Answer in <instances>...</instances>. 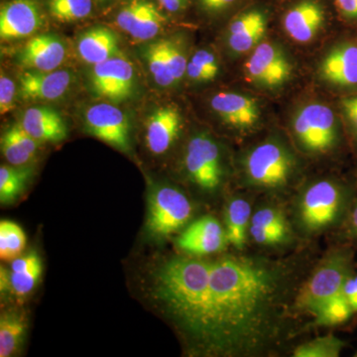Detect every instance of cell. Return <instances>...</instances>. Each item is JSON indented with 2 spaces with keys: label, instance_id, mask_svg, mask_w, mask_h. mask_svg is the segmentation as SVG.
I'll list each match as a JSON object with an SVG mask.
<instances>
[{
  "label": "cell",
  "instance_id": "1f68e13d",
  "mask_svg": "<svg viewBox=\"0 0 357 357\" xmlns=\"http://www.w3.org/2000/svg\"><path fill=\"white\" fill-rule=\"evenodd\" d=\"M354 314L344 292L337 294L326 301L314 314L317 326H335L349 321Z\"/></svg>",
  "mask_w": 357,
  "mask_h": 357
},
{
  "label": "cell",
  "instance_id": "9a60e30c",
  "mask_svg": "<svg viewBox=\"0 0 357 357\" xmlns=\"http://www.w3.org/2000/svg\"><path fill=\"white\" fill-rule=\"evenodd\" d=\"M43 24L41 7L36 0H9L0 8V38L10 41L27 38Z\"/></svg>",
  "mask_w": 357,
  "mask_h": 357
},
{
  "label": "cell",
  "instance_id": "83f0119b",
  "mask_svg": "<svg viewBox=\"0 0 357 357\" xmlns=\"http://www.w3.org/2000/svg\"><path fill=\"white\" fill-rule=\"evenodd\" d=\"M144 58L155 83L162 88L176 84L167 55L166 39L157 40L148 45L144 50Z\"/></svg>",
  "mask_w": 357,
  "mask_h": 357
},
{
  "label": "cell",
  "instance_id": "ba28073f",
  "mask_svg": "<svg viewBox=\"0 0 357 357\" xmlns=\"http://www.w3.org/2000/svg\"><path fill=\"white\" fill-rule=\"evenodd\" d=\"M91 93L112 103L126 102L135 91L136 76L134 66L121 55L93 65L89 73Z\"/></svg>",
  "mask_w": 357,
  "mask_h": 357
},
{
  "label": "cell",
  "instance_id": "5bb4252c",
  "mask_svg": "<svg viewBox=\"0 0 357 357\" xmlns=\"http://www.w3.org/2000/svg\"><path fill=\"white\" fill-rule=\"evenodd\" d=\"M165 15L149 0H131L116 16V24L138 41L155 38L165 27Z\"/></svg>",
  "mask_w": 357,
  "mask_h": 357
},
{
  "label": "cell",
  "instance_id": "d4e9b609",
  "mask_svg": "<svg viewBox=\"0 0 357 357\" xmlns=\"http://www.w3.org/2000/svg\"><path fill=\"white\" fill-rule=\"evenodd\" d=\"M43 272L41 257L36 251H31L24 256L11 261L9 270L10 292L18 299L29 295L36 288Z\"/></svg>",
  "mask_w": 357,
  "mask_h": 357
},
{
  "label": "cell",
  "instance_id": "277c9868",
  "mask_svg": "<svg viewBox=\"0 0 357 357\" xmlns=\"http://www.w3.org/2000/svg\"><path fill=\"white\" fill-rule=\"evenodd\" d=\"M347 191L344 185L333 180L314 183L300 199L299 220L307 232L328 229L342 218L347 208Z\"/></svg>",
  "mask_w": 357,
  "mask_h": 357
},
{
  "label": "cell",
  "instance_id": "836d02e7",
  "mask_svg": "<svg viewBox=\"0 0 357 357\" xmlns=\"http://www.w3.org/2000/svg\"><path fill=\"white\" fill-rule=\"evenodd\" d=\"M93 8V0H49V13L60 22L86 20Z\"/></svg>",
  "mask_w": 357,
  "mask_h": 357
},
{
  "label": "cell",
  "instance_id": "d6a6232c",
  "mask_svg": "<svg viewBox=\"0 0 357 357\" xmlns=\"http://www.w3.org/2000/svg\"><path fill=\"white\" fill-rule=\"evenodd\" d=\"M345 342L333 335H326L309 340L296 347L294 357H337L344 349Z\"/></svg>",
  "mask_w": 357,
  "mask_h": 357
},
{
  "label": "cell",
  "instance_id": "ab89813d",
  "mask_svg": "<svg viewBox=\"0 0 357 357\" xmlns=\"http://www.w3.org/2000/svg\"><path fill=\"white\" fill-rule=\"evenodd\" d=\"M236 0H199L202 6L210 13H218L234 4Z\"/></svg>",
  "mask_w": 357,
  "mask_h": 357
},
{
  "label": "cell",
  "instance_id": "7c38bea8",
  "mask_svg": "<svg viewBox=\"0 0 357 357\" xmlns=\"http://www.w3.org/2000/svg\"><path fill=\"white\" fill-rule=\"evenodd\" d=\"M211 107L223 123L241 132L253 130L261 119L259 103L244 93H218L211 98Z\"/></svg>",
  "mask_w": 357,
  "mask_h": 357
},
{
  "label": "cell",
  "instance_id": "7a4b0ae2",
  "mask_svg": "<svg viewBox=\"0 0 357 357\" xmlns=\"http://www.w3.org/2000/svg\"><path fill=\"white\" fill-rule=\"evenodd\" d=\"M354 251L349 248L333 250L301 287L294 307L314 317L319 307L333 296L342 292L345 281L352 273Z\"/></svg>",
  "mask_w": 357,
  "mask_h": 357
},
{
  "label": "cell",
  "instance_id": "7bdbcfd3",
  "mask_svg": "<svg viewBox=\"0 0 357 357\" xmlns=\"http://www.w3.org/2000/svg\"><path fill=\"white\" fill-rule=\"evenodd\" d=\"M102 1H103V0H102Z\"/></svg>",
  "mask_w": 357,
  "mask_h": 357
},
{
  "label": "cell",
  "instance_id": "52a82bcc",
  "mask_svg": "<svg viewBox=\"0 0 357 357\" xmlns=\"http://www.w3.org/2000/svg\"><path fill=\"white\" fill-rule=\"evenodd\" d=\"M184 166L190 180L204 191H215L222 185L225 175L222 152L208 134L198 133L190 139Z\"/></svg>",
  "mask_w": 357,
  "mask_h": 357
},
{
  "label": "cell",
  "instance_id": "44dd1931",
  "mask_svg": "<svg viewBox=\"0 0 357 357\" xmlns=\"http://www.w3.org/2000/svg\"><path fill=\"white\" fill-rule=\"evenodd\" d=\"M20 124L40 143L61 142L69 133L62 115L51 107H29L23 112Z\"/></svg>",
  "mask_w": 357,
  "mask_h": 357
},
{
  "label": "cell",
  "instance_id": "6da1fadb",
  "mask_svg": "<svg viewBox=\"0 0 357 357\" xmlns=\"http://www.w3.org/2000/svg\"><path fill=\"white\" fill-rule=\"evenodd\" d=\"M152 292L188 347L204 356H253L283 337L291 267L258 256L178 255L153 275Z\"/></svg>",
  "mask_w": 357,
  "mask_h": 357
},
{
  "label": "cell",
  "instance_id": "ac0fdd59",
  "mask_svg": "<svg viewBox=\"0 0 357 357\" xmlns=\"http://www.w3.org/2000/svg\"><path fill=\"white\" fill-rule=\"evenodd\" d=\"M183 128L180 110L174 105L160 107L148 116L145 126V141L154 155L166 153L178 139Z\"/></svg>",
  "mask_w": 357,
  "mask_h": 357
},
{
  "label": "cell",
  "instance_id": "8d00e7d4",
  "mask_svg": "<svg viewBox=\"0 0 357 357\" xmlns=\"http://www.w3.org/2000/svg\"><path fill=\"white\" fill-rule=\"evenodd\" d=\"M17 88L10 77L1 73L0 76V114L4 115L13 109L15 105Z\"/></svg>",
  "mask_w": 357,
  "mask_h": 357
},
{
  "label": "cell",
  "instance_id": "603a6c76",
  "mask_svg": "<svg viewBox=\"0 0 357 357\" xmlns=\"http://www.w3.org/2000/svg\"><path fill=\"white\" fill-rule=\"evenodd\" d=\"M249 234L256 243L261 245H278L286 243L290 230L285 215L275 208H260L251 218Z\"/></svg>",
  "mask_w": 357,
  "mask_h": 357
},
{
  "label": "cell",
  "instance_id": "60d3db41",
  "mask_svg": "<svg viewBox=\"0 0 357 357\" xmlns=\"http://www.w3.org/2000/svg\"><path fill=\"white\" fill-rule=\"evenodd\" d=\"M347 234L352 238H357V198L352 204L347 220Z\"/></svg>",
  "mask_w": 357,
  "mask_h": 357
},
{
  "label": "cell",
  "instance_id": "d590c367",
  "mask_svg": "<svg viewBox=\"0 0 357 357\" xmlns=\"http://www.w3.org/2000/svg\"><path fill=\"white\" fill-rule=\"evenodd\" d=\"M338 105L342 124L351 140L357 143V93L342 96Z\"/></svg>",
  "mask_w": 357,
  "mask_h": 357
},
{
  "label": "cell",
  "instance_id": "5b68a950",
  "mask_svg": "<svg viewBox=\"0 0 357 357\" xmlns=\"http://www.w3.org/2000/svg\"><path fill=\"white\" fill-rule=\"evenodd\" d=\"M296 160L283 143L268 140L253 148L244 160L250 184L267 190L282 189L293 177Z\"/></svg>",
  "mask_w": 357,
  "mask_h": 357
},
{
  "label": "cell",
  "instance_id": "cb8c5ba5",
  "mask_svg": "<svg viewBox=\"0 0 357 357\" xmlns=\"http://www.w3.org/2000/svg\"><path fill=\"white\" fill-rule=\"evenodd\" d=\"M40 142L32 137L20 123L6 129L1 136V153L10 165L26 166L34 159Z\"/></svg>",
  "mask_w": 357,
  "mask_h": 357
},
{
  "label": "cell",
  "instance_id": "f546056e",
  "mask_svg": "<svg viewBox=\"0 0 357 357\" xmlns=\"http://www.w3.org/2000/svg\"><path fill=\"white\" fill-rule=\"evenodd\" d=\"M27 238L24 230L10 220L0 222V258L3 261H13L24 251Z\"/></svg>",
  "mask_w": 357,
  "mask_h": 357
},
{
  "label": "cell",
  "instance_id": "30bf717a",
  "mask_svg": "<svg viewBox=\"0 0 357 357\" xmlns=\"http://www.w3.org/2000/svg\"><path fill=\"white\" fill-rule=\"evenodd\" d=\"M319 74L326 84L344 96L357 93V35L333 45L321 60Z\"/></svg>",
  "mask_w": 357,
  "mask_h": 357
},
{
  "label": "cell",
  "instance_id": "b9f144b4",
  "mask_svg": "<svg viewBox=\"0 0 357 357\" xmlns=\"http://www.w3.org/2000/svg\"><path fill=\"white\" fill-rule=\"evenodd\" d=\"M160 6L169 13H178L185 6V0H158Z\"/></svg>",
  "mask_w": 357,
  "mask_h": 357
},
{
  "label": "cell",
  "instance_id": "4fadbf2b",
  "mask_svg": "<svg viewBox=\"0 0 357 357\" xmlns=\"http://www.w3.org/2000/svg\"><path fill=\"white\" fill-rule=\"evenodd\" d=\"M74 81V75L67 70H27L20 77L18 96L29 102H53L62 98L72 88Z\"/></svg>",
  "mask_w": 357,
  "mask_h": 357
},
{
  "label": "cell",
  "instance_id": "e0dca14e",
  "mask_svg": "<svg viewBox=\"0 0 357 357\" xmlns=\"http://www.w3.org/2000/svg\"><path fill=\"white\" fill-rule=\"evenodd\" d=\"M67 48L64 41L52 33L36 35L21 49L18 61L27 70L50 72L65 62Z\"/></svg>",
  "mask_w": 357,
  "mask_h": 357
},
{
  "label": "cell",
  "instance_id": "484cf974",
  "mask_svg": "<svg viewBox=\"0 0 357 357\" xmlns=\"http://www.w3.org/2000/svg\"><path fill=\"white\" fill-rule=\"evenodd\" d=\"M250 204L244 199H234L227 204L225 213V237L227 244L241 250L248 241L251 215Z\"/></svg>",
  "mask_w": 357,
  "mask_h": 357
},
{
  "label": "cell",
  "instance_id": "ffe728a7",
  "mask_svg": "<svg viewBox=\"0 0 357 357\" xmlns=\"http://www.w3.org/2000/svg\"><path fill=\"white\" fill-rule=\"evenodd\" d=\"M267 25L266 14L260 9H251L239 14L227 28V42L229 50L236 55L252 51L261 43Z\"/></svg>",
  "mask_w": 357,
  "mask_h": 357
},
{
  "label": "cell",
  "instance_id": "74e56055",
  "mask_svg": "<svg viewBox=\"0 0 357 357\" xmlns=\"http://www.w3.org/2000/svg\"><path fill=\"white\" fill-rule=\"evenodd\" d=\"M333 1L342 20L357 27V0H333Z\"/></svg>",
  "mask_w": 357,
  "mask_h": 357
},
{
  "label": "cell",
  "instance_id": "7402d4cb",
  "mask_svg": "<svg viewBox=\"0 0 357 357\" xmlns=\"http://www.w3.org/2000/svg\"><path fill=\"white\" fill-rule=\"evenodd\" d=\"M121 41L109 28L96 26L84 31L77 39L79 58L89 65L100 64L114 56L121 55Z\"/></svg>",
  "mask_w": 357,
  "mask_h": 357
},
{
  "label": "cell",
  "instance_id": "f1b7e54d",
  "mask_svg": "<svg viewBox=\"0 0 357 357\" xmlns=\"http://www.w3.org/2000/svg\"><path fill=\"white\" fill-rule=\"evenodd\" d=\"M26 331V321L17 312H4L0 318V357L13 356L20 349Z\"/></svg>",
  "mask_w": 357,
  "mask_h": 357
},
{
  "label": "cell",
  "instance_id": "4dcf8cb0",
  "mask_svg": "<svg viewBox=\"0 0 357 357\" xmlns=\"http://www.w3.org/2000/svg\"><path fill=\"white\" fill-rule=\"evenodd\" d=\"M220 69L217 55L208 49H201L190 58L185 75L195 83H206L218 77Z\"/></svg>",
  "mask_w": 357,
  "mask_h": 357
},
{
  "label": "cell",
  "instance_id": "d6986e66",
  "mask_svg": "<svg viewBox=\"0 0 357 357\" xmlns=\"http://www.w3.org/2000/svg\"><path fill=\"white\" fill-rule=\"evenodd\" d=\"M326 18V10L318 0H301L284 15L283 27L294 41L307 44L318 36Z\"/></svg>",
  "mask_w": 357,
  "mask_h": 357
},
{
  "label": "cell",
  "instance_id": "2e32d148",
  "mask_svg": "<svg viewBox=\"0 0 357 357\" xmlns=\"http://www.w3.org/2000/svg\"><path fill=\"white\" fill-rule=\"evenodd\" d=\"M176 243L187 255L208 256L222 251L227 241L225 230L217 218L204 215L191 223Z\"/></svg>",
  "mask_w": 357,
  "mask_h": 357
},
{
  "label": "cell",
  "instance_id": "e575fe53",
  "mask_svg": "<svg viewBox=\"0 0 357 357\" xmlns=\"http://www.w3.org/2000/svg\"><path fill=\"white\" fill-rule=\"evenodd\" d=\"M166 49L171 72H172L176 84H178L185 76L189 61L185 56L184 47L178 40L166 39Z\"/></svg>",
  "mask_w": 357,
  "mask_h": 357
},
{
  "label": "cell",
  "instance_id": "3957f363",
  "mask_svg": "<svg viewBox=\"0 0 357 357\" xmlns=\"http://www.w3.org/2000/svg\"><path fill=\"white\" fill-rule=\"evenodd\" d=\"M342 123L337 112L326 103H307L294 115L293 135L307 153H330L342 141Z\"/></svg>",
  "mask_w": 357,
  "mask_h": 357
},
{
  "label": "cell",
  "instance_id": "f35d334b",
  "mask_svg": "<svg viewBox=\"0 0 357 357\" xmlns=\"http://www.w3.org/2000/svg\"><path fill=\"white\" fill-rule=\"evenodd\" d=\"M345 297L351 305L352 311L357 312V274H351L345 281L342 288Z\"/></svg>",
  "mask_w": 357,
  "mask_h": 357
},
{
  "label": "cell",
  "instance_id": "8fae6325",
  "mask_svg": "<svg viewBox=\"0 0 357 357\" xmlns=\"http://www.w3.org/2000/svg\"><path fill=\"white\" fill-rule=\"evenodd\" d=\"M86 132L122 152L131 149V126L128 114L112 102L91 105L84 112Z\"/></svg>",
  "mask_w": 357,
  "mask_h": 357
},
{
  "label": "cell",
  "instance_id": "4316f807",
  "mask_svg": "<svg viewBox=\"0 0 357 357\" xmlns=\"http://www.w3.org/2000/svg\"><path fill=\"white\" fill-rule=\"evenodd\" d=\"M31 177L32 169L29 167H0V203L2 206L13 204L20 198Z\"/></svg>",
  "mask_w": 357,
  "mask_h": 357
},
{
  "label": "cell",
  "instance_id": "9c48e42d",
  "mask_svg": "<svg viewBox=\"0 0 357 357\" xmlns=\"http://www.w3.org/2000/svg\"><path fill=\"white\" fill-rule=\"evenodd\" d=\"M294 67L290 58L279 45L261 42L251 51L244 64L246 79L268 89H280L290 81Z\"/></svg>",
  "mask_w": 357,
  "mask_h": 357
},
{
  "label": "cell",
  "instance_id": "8992f818",
  "mask_svg": "<svg viewBox=\"0 0 357 357\" xmlns=\"http://www.w3.org/2000/svg\"><path fill=\"white\" fill-rule=\"evenodd\" d=\"M192 206L184 192L172 185H158L148 199L146 227L150 234L165 238L190 222Z\"/></svg>",
  "mask_w": 357,
  "mask_h": 357
}]
</instances>
